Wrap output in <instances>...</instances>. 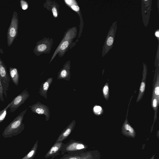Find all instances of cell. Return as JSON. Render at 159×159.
Masks as SVG:
<instances>
[{"label": "cell", "mask_w": 159, "mask_h": 159, "mask_svg": "<svg viewBox=\"0 0 159 159\" xmlns=\"http://www.w3.org/2000/svg\"><path fill=\"white\" fill-rule=\"evenodd\" d=\"M27 108L21 112L4 129L2 135L4 138H11L20 133L25 129L23 123L24 116Z\"/></svg>", "instance_id": "1"}, {"label": "cell", "mask_w": 159, "mask_h": 159, "mask_svg": "<svg viewBox=\"0 0 159 159\" xmlns=\"http://www.w3.org/2000/svg\"><path fill=\"white\" fill-rule=\"evenodd\" d=\"M88 148V146L82 141L71 139L64 144L61 152L62 154L65 152L69 154H80L85 152Z\"/></svg>", "instance_id": "2"}, {"label": "cell", "mask_w": 159, "mask_h": 159, "mask_svg": "<svg viewBox=\"0 0 159 159\" xmlns=\"http://www.w3.org/2000/svg\"><path fill=\"white\" fill-rule=\"evenodd\" d=\"M18 14L16 11H14L7 33V43L8 47L12 45L18 35Z\"/></svg>", "instance_id": "3"}, {"label": "cell", "mask_w": 159, "mask_h": 159, "mask_svg": "<svg viewBox=\"0 0 159 159\" xmlns=\"http://www.w3.org/2000/svg\"><path fill=\"white\" fill-rule=\"evenodd\" d=\"M0 79L3 88V94L5 98L7 97V92L8 90L10 78L7 69V67L0 57Z\"/></svg>", "instance_id": "4"}, {"label": "cell", "mask_w": 159, "mask_h": 159, "mask_svg": "<svg viewBox=\"0 0 159 159\" xmlns=\"http://www.w3.org/2000/svg\"><path fill=\"white\" fill-rule=\"evenodd\" d=\"M27 89H25L13 99V102L9 107L11 113L14 112L29 98L30 94Z\"/></svg>", "instance_id": "5"}, {"label": "cell", "mask_w": 159, "mask_h": 159, "mask_svg": "<svg viewBox=\"0 0 159 159\" xmlns=\"http://www.w3.org/2000/svg\"><path fill=\"white\" fill-rule=\"evenodd\" d=\"M32 111L39 115H43L45 116V120L48 121L50 117V111L49 107L47 106L38 102L29 106Z\"/></svg>", "instance_id": "6"}, {"label": "cell", "mask_w": 159, "mask_h": 159, "mask_svg": "<svg viewBox=\"0 0 159 159\" xmlns=\"http://www.w3.org/2000/svg\"><path fill=\"white\" fill-rule=\"evenodd\" d=\"M133 96L131 97L128 106L126 118L122 125L121 128V133L124 136L127 137L135 138L136 133L134 129L131 126L129 123L127 119L129 107Z\"/></svg>", "instance_id": "7"}, {"label": "cell", "mask_w": 159, "mask_h": 159, "mask_svg": "<svg viewBox=\"0 0 159 159\" xmlns=\"http://www.w3.org/2000/svg\"><path fill=\"white\" fill-rule=\"evenodd\" d=\"M75 124V120H73L61 133L55 143L62 142L66 139L73 130Z\"/></svg>", "instance_id": "8"}, {"label": "cell", "mask_w": 159, "mask_h": 159, "mask_svg": "<svg viewBox=\"0 0 159 159\" xmlns=\"http://www.w3.org/2000/svg\"><path fill=\"white\" fill-rule=\"evenodd\" d=\"M64 144L62 142L55 143L46 154L45 158L51 157L52 159L54 158L56 156L59 154V152L61 151Z\"/></svg>", "instance_id": "9"}, {"label": "cell", "mask_w": 159, "mask_h": 159, "mask_svg": "<svg viewBox=\"0 0 159 159\" xmlns=\"http://www.w3.org/2000/svg\"><path fill=\"white\" fill-rule=\"evenodd\" d=\"M53 80L52 78L50 77L43 82L40 85L39 93L41 96L44 97L46 99L47 98V92Z\"/></svg>", "instance_id": "10"}, {"label": "cell", "mask_w": 159, "mask_h": 159, "mask_svg": "<svg viewBox=\"0 0 159 159\" xmlns=\"http://www.w3.org/2000/svg\"><path fill=\"white\" fill-rule=\"evenodd\" d=\"M81 159H101L100 153L97 150L85 151L82 154Z\"/></svg>", "instance_id": "11"}, {"label": "cell", "mask_w": 159, "mask_h": 159, "mask_svg": "<svg viewBox=\"0 0 159 159\" xmlns=\"http://www.w3.org/2000/svg\"><path fill=\"white\" fill-rule=\"evenodd\" d=\"M70 67L68 65L65 66L58 72L57 79L64 80L69 81L70 78Z\"/></svg>", "instance_id": "12"}, {"label": "cell", "mask_w": 159, "mask_h": 159, "mask_svg": "<svg viewBox=\"0 0 159 159\" xmlns=\"http://www.w3.org/2000/svg\"><path fill=\"white\" fill-rule=\"evenodd\" d=\"M147 75V71L144 70L143 72L142 79L139 88V94L136 100V102H138L142 99L144 94L145 89Z\"/></svg>", "instance_id": "13"}, {"label": "cell", "mask_w": 159, "mask_h": 159, "mask_svg": "<svg viewBox=\"0 0 159 159\" xmlns=\"http://www.w3.org/2000/svg\"><path fill=\"white\" fill-rule=\"evenodd\" d=\"M152 96L156 97L159 101V77L158 73L156 76L154 75L152 85Z\"/></svg>", "instance_id": "14"}, {"label": "cell", "mask_w": 159, "mask_h": 159, "mask_svg": "<svg viewBox=\"0 0 159 159\" xmlns=\"http://www.w3.org/2000/svg\"><path fill=\"white\" fill-rule=\"evenodd\" d=\"M10 78L13 83L16 86L19 84V74L18 69L15 67H10L9 68Z\"/></svg>", "instance_id": "15"}, {"label": "cell", "mask_w": 159, "mask_h": 159, "mask_svg": "<svg viewBox=\"0 0 159 159\" xmlns=\"http://www.w3.org/2000/svg\"><path fill=\"white\" fill-rule=\"evenodd\" d=\"M159 101L154 96H152L151 99V106L154 111V117L153 123L151 127L150 132L151 133L153 129V125L157 118V113Z\"/></svg>", "instance_id": "16"}, {"label": "cell", "mask_w": 159, "mask_h": 159, "mask_svg": "<svg viewBox=\"0 0 159 159\" xmlns=\"http://www.w3.org/2000/svg\"><path fill=\"white\" fill-rule=\"evenodd\" d=\"M38 141L37 140L31 150L21 159H33L34 157L37 152L38 147Z\"/></svg>", "instance_id": "17"}, {"label": "cell", "mask_w": 159, "mask_h": 159, "mask_svg": "<svg viewBox=\"0 0 159 159\" xmlns=\"http://www.w3.org/2000/svg\"><path fill=\"white\" fill-rule=\"evenodd\" d=\"M12 102L13 100L9 103L3 110L0 111V123L2 122L5 119L7 114V110L12 104Z\"/></svg>", "instance_id": "18"}, {"label": "cell", "mask_w": 159, "mask_h": 159, "mask_svg": "<svg viewBox=\"0 0 159 159\" xmlns=\"http://www.w3.org/2000/svg\"><path fill=\"white\" fill-rule=\"evenodd\" d=\"M82 154L76 155L66 154L59 159H81L82 157Z\"/></svg>", "instance_id": "19"}, {"label": "cell", "mask_w": 159, "mask_h": 159, "mask_svg": "<svg viewBox=\"0 0 159 159\" xmlns=\"http://www.w3.org/2000/svg\"><path fill=\"white\" fill-rule=\"evenodd\" d=\"M102 92L104 98L107 101L109 96V84L108 82H106L104 85L103 88Z\"/></svg>", "instance_id": "20"}, {"label": "cell", "mask_w": 159, "mask_h": 159, "mask_svg": "<svg viewBox=\"0 0 159 159\" xmlns=\"http://www.w3.org/2000/svg\"><path fill=\"white\" fill-rule=\"evenodd\" d=\"M93 111L96 115L99 116L102 114L103 110L101 106L95 105L93 108Z\"/></svg>", "instance_id": "21"}, {"label": "cell", "mask_w": 159, "mask_h": 159, "mask_svg": "<svg viewBox=\"0 0 159 159\" xmlns=\"http://www.w3.org/2000/svg\"><path fill=\"white\" fill-rule=\"evenodd\" d=\"M20 5L22 9L24 10H26L28 8V4L25 0H21L20 1Z\"/></svg>", "instance_id": "22"}, {"label": "cell", "mask_w": 159, "mask_h": 159, "mask_svg": "<svg viewBox=\"0 0 159 159\" xmlns=\"http://www.w3.org/2000/svg\"><path fill=\"white\" fill-rule=\"evenodd\" d=\"M46 46L44 44H42L39 45L37 48V50L39 52H43L46 48Z\"/></svg>", "instance_id": "23"}, {"label": "cell", "mask_w": 159, "mask_h": 159, "mask_svg": "<svg viewBox=\"0 0 159 159\" xmlns=\"http://www.w3.org/2000/svg\"><path fill=\"white\" fill-rule=\"evenodd\" d=\"M3 88L1 84L0 79V99L3 102L4 101V99L3 96Z\"/></svg>", "instance_id": "24"}, {"label": "cell", "mask_w": 159, "mask_h": 159, "mask_svg": "<svg viewBox=\"0 0 159 159\" xmlns=\"http://www.w3.org/2000/svg\"><path fill=\"white\" fill-rule=\"evenodd\" d=\"M68 45L69 42L67 41H66L61 44L60 48L61 50H64L68 47Z\"/></svg>", "instance_id": "25"}, {"label": "cell", "mask_w": 159, "mask_h": 159, "mask_svg": "<svg viewBox=\"0 0 159 159\" xmlns=\"http://www.w3.org/2000/svg\"><path fill=\"white\" fill-rule=\"evenodd\" d=\"M113 39L112 37H110L108 38L107 41V44L109 46L111 45L113 43Z\"/></svg>", "instance_id": "26"}, {"label": "cell", "mask_w": 159, "mask_h": 159, "mask_svg": "<svg viewBox=\"0 0 159 159\" xmlns=\"http://www.w3.org/2000/svg\"><path fill=\"white\" fill-rule=\"evenodd\" d=\"M52 12L53 15L55 17H57V13L56 8L54 7L52 9Z\"/></svg>", "instance_id": "27"}, {"label": "cell", "mask_w": 159, "mask_h": 159, "mask_svg": "<svg viewBox=\"0 0 159 159\" xmlns=\"http://www.w3.org/2000/svg\"><path fill=\"white\" fill-rule=\"evenodd\" d=\"M71 8L72 9L75 11H78L80 9L79 7L78 6L75 5L72 6H71Z\"/></svg>", "instance_id": "28"}, {"label": "cell", "mask_w": 159, "mask_h": 159, "mask_svg": "<svg viewBox=\"0 0 159 159\" xmlns=\"http://www.w3.org/2000/svg\"><path fill=\"white\" fill-rule=\"evenodd\" d=\"M0 53L1 54H2L3 53V51L2 49L1 48V47L0 46Z\"/></svg>", "instance_id": "29"}, {"label": "cell", "mask_w": 159, "mask_h": 159, "mask_svg": "<svg viewBox=\"0 0 159 159\" xmlns=\"http://www.w3.org/2000/svg\"><path fill=\"white\" fill-rule=\"evenodd\" d=\"M155 35H156V36H157V37H158L159 36V32L158 31H157V32H156V33H155Z\"/></svg>", "instance_id": "30"}, {"label": "cell", "mask_w": 159, "mask_h": 159, "mask_svg": "<svg viewBox=\"0 0 159 159\" xmlns=\"http://www.w3.org/2000/svg\"><path fill=\"white\" fill-rule=\"evenodd\" d=\"M155 157V154H153L150 159H154Z\"/></svg>", "instance_id": "31"}, {"label": "cell", "mask_w": 159, "mask_h": 159, "mask_svg": "<svg viewBox=\"0 0 159 159\" xmlns=\"http://www.w3.org/2000/svg\"></svg>", "instance_id": "32"}]
</instances>
